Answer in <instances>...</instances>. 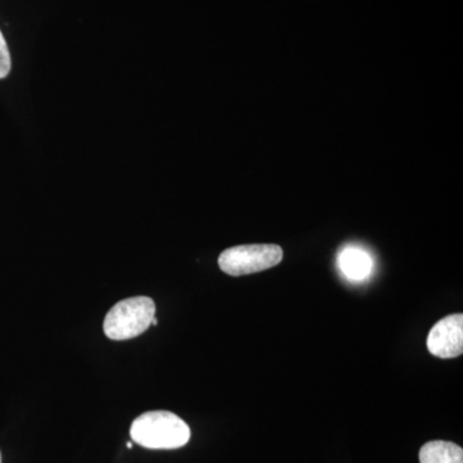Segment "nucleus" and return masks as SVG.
Here are the masks:
<instances>
[{
	"label": "nucleus",
	"instance_id": "f257e3e1",
	"mask_svg": "<svg viewBox=\"0 0 463 463\" xmlns=\"http://www.w3.org/2000/svg\"><path fill=\"white\" fill-rule=\"evenodd\" d=\"M130 437L148 449H178L190 441L191 429L176 414L152 411L134 420Z\"/></svg>",
	"mask_w": 463,
	"mask_h": 463
},
{
	"label": "nucleus",
	"instance_id": "f03ea898",
	"mask_svg": "<svg viewBox=\"0 0 463 463\" xmlns=\"http://www.w3.org/2000/svg\"><path fill=\"white\" fill-rule=\"evenodd\" d=\"M156 306L147 297L125 298L116 304L106 316L103 331L109 339L130 340L139 336L155 318Z\"/></svg>",
	"mask_w": 463,
	"mask_h": 463
},
{
	"label": "nucleus",
	"instance_id": "7ed1b4c3",
	"mask_svg": "<svg viewBox=\"0 0 463 463\" xmlns=\"http://www.w3.org/2000/svg\"><path fill=\"white\" fill-rule=\"evenodd\" d=\"M279 245H241L227 249L219 257V267L232 277L248 276L270 269L281 263Z\"/></svg>",
	"mask_w": 463,
	"mask_h": 463
},
{
	"label": "nucleus",
	"instance_id": "20e7f679",
	"mask_svg": "<svg viewBox=\"0 0 463 463\" xmlns=\"http://www.w3.org/2000/svg\"><path fill=\"white\" fill-rule=\"evenodd\" d=\"M429 352L441 359L457 358L463 353V316L461 313L440 319L426 341Z\"/></svg>",
	"mask_w": 463,
	"mask_h": 463
},
{
	"label": "nucleus",
	"instance_id": "39448f33",
	"mask_svg": "<svg viewBox=\"0 0 463 463\" xmlns=\"http://www.w3.org/2000/svg\"><path fill=\"white\" fill-rule=\"evenodd\" d=\"M339 265L347 279L362 281L367 279L373 270V259L364 249L346 248L339 255Z\"/></svg>",
	"mask_w": 463,
	"mask_h": 463
},
{
	"label": "nucleus",
	"instance_id": "423d86ee",
	"mask_svg": "<svg viewBox=\"0 0 463 463\" xmlns=\"http://www.w3.org/2000/svg\"><path fill=\"white\" fill-rule=\"evenodd\" d=\"M420 463H463V449L452 441H429L420 449Z\"/></svg>",
	"mask_w": 463,
	"mask_h": 463
},
{
	"label": "nucleus",
	"instance_id": "0eeeda50",
	"mask_svg": "<svg viewBox=\"0 0 463 463\" xmlns=\"http://www.w3.org/2000/svg\"><path fill=\"white\" fill-rule=\"evenodd\" d=\"M11 71V54H9L7 42L0 32V79H5Z\"/></svg>",
	"mask_w": 463,
	"mask_h": 463
},
{
	"label": "nucleus",
	"instance_id": "6e6552de",
	"mask_svg": "<svg viewBox=\"0 0 463 463\" xmlns=\"http://www.w3.org/2000/svg\"><path fill=\"white\" fill-rule=\"evenodd\" d=\"M151 325H154V326L157 325L156 318L152 319Z\"/></svg>",
	"mask_w": 463,
	"mask_h": 463
},
{
	"label": "nucleus",
	"instance_id": "1a4fd4ad",
	"mask_svg": "<svg viewBox=\"0 0 463 463\" xmlns=\"http://www.w3.org/2000/svg\"><path fill=\"white\" fill-rule=\"evenodd\" d=\"M127 446H128V448H129V449H132V448H133V444L132 443H128Z\"/></svg>",
	"mask_w": 463,
	"mask_h": 463
},
{
	"label": "nucleus",
	"instance_id": "9d476101",
	"mask_svg": "<svg viewBox=\"0 0 463 463\" xmlns=\"http://www.w3.org/2000/svg\"><path fill=\"white\" fill-rule=\"evenodd\" d=\"M0 463H2V455H0Z\"/></svg>",
	"mask_w": 463,
	"mask_h": 463
}]
</instances>
